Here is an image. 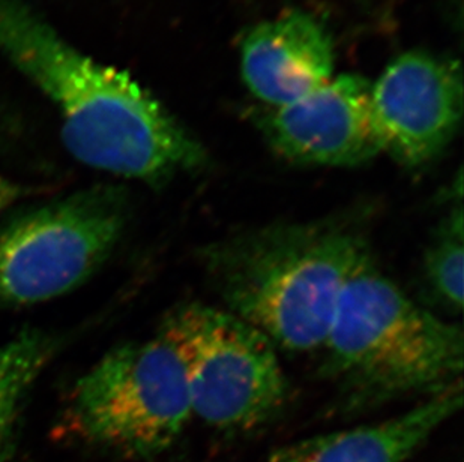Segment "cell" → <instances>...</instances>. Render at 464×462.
Returning <instances> with one entry per match:
<instances>
[{
  "mask_svg": "<svg viewBox=\"0 0 464 462\" xmlns=\"http://www.w3.org/2000/svg\"><path fill=\"white\" fill-rule=\"evenodd\" d=\"M0 54L61 118L62 141L84 166L164 185L207 166V149L136 80L86 56L20 0H0Z\"/></svg>",
  "mask_w": 464,
  "mask_h": 462,
  "instance_id": "cell-1",
  "label": "cell"
},
{
  "mask_svg": "<svg viewBox=\"0 0 464 462\" xmlns=\"http://www.w3.org/2000/svg\"><path fill=\"white\" fill-rule=\"evenodd\" d=\"M356 217L274 223L200 251L224 310L257 327L276 349H322L349 279L372 258Z\"/></svg>",
  "mask_w": 464,
  "mask_h": 462,
  "instance_id": "cell-2",
  "label": "cell"
},
{
  "mask_svg": "<svg viewBox=\"0 0 464 462\" xmlns=\"http://www.w3.org/2000/svg\"><path fill=\"white\" fill-rule=\"evenodd\" d=\"M322 350V374L346 413L463 381L461 327L416 303L372 257L343 290Z\"/></svg>",
  "mask_w": 464,
  "mask_h": 462,
  "instance_id": "cell-3",
  "label": "cell"
},
{
  "mask_svg": "<svg viewBox=\"0 0 464 462\" xmlns=\"http://www.w3.org/2000/svg\"><path fill=\"white\" fill-rule=\"evenodd\" d=\"M157 333L179 359L193 418L219 431H250L285 409L290 388L276 345L223 306L176 305Z\"/></svg>",
  "mask_w": 464,
  "mask_h": 462,
  "instance_id": "cell-4",
  "label": "cell"
},
{
  "mask_svg": "<svg viewBox=\"0 0 464 462\" xmlns=\"http://www.w3.org/2000/svg\"><path fill=\"white\" fill-rule=\"evenodd\" d=\"M125 188L97 185L23 209L0 224V306H27L72 292L102 269L122 239Z\"/></svg>",
  "mask_w": 464,
  "mask_h": 462,
  "instance_id": "cell-5",
  "label": "cell"
},
{
  "mask_svg": "<svg viewBox=\"0 0 464 462\" xmlns=\"http://www.w3.org/2000/svg\"><path fill=\"white\" fill-rule=\"evenodd\" d=\"M191 419L179 359L158 333L105 353L75 381L65 411L83 440L136 457L169 449Z\"/></svg>",
  "mask_w": 464,
  "mask_h": 462,
  "instance_id": "cell-6",
  "label": "cell"
},
{
  "mask_svg": "<svg viewBox=\"0 0 464 462\" xmlns=\"http://www.w3.org/2000/svg\"><path fill=\"white\" fill-rule=\"evenodd\" d=\"M372 113L382 152L409 168L429 164L460 128V66L429 53H404L372 83Z\"/></svg>",
  "mask_w": 464,
  "mask_h": 462,
  "instance_id": "cell-7",
  "label": "cell"
},
{
  "mask_svg": "<svg viewBox=\"0 0 464 462\" xmlns=\"http://www.w3.org/2000/svg\"><path fill=\"white\" fill-rule=\"evenodd\" d=\"M258 128L285 161L315 167H358L382 153L372 113V83L340 75L303 98L267 109Z\"/></svg>",
  "mask_w": 464,
  "mask_h": 462,
  "instance_id": "cell-8",
  "label": "cell"
},
{
  "mask_svg": "<svg viewBox=\"0 0 464 462\" xmlns=\"http://www.w3.org/2000/svg\"><path fill=\"white\" fill-rule=\"evenodd\" d=\"M333 71L334 47L328 31L303 11L260 23L242 41V79L267 109L313 92L333 79Z\"/></svg>",
  "mask_w": 464,
  "mask_h": 462,
  "instance_id": "cell-9",
  "label": "cell"
},
{
  "mask_svg": "<svg viewBox=\"0 0 464 462\" xmlns=\"http://www.w3.org/2000/svg\"><path fill=\"white\" fill-rule=\"evenodd\" d=\"M463 401L460 381L394 418L283 446L266 462H408Z\"/></svg>",
  "mask_w": 464,
  "mask_h": 462,
  "instance_id": "cell-10",
  "label": "cell"
},
{
  "mask_svg": "<svg viewBox=\"0 0 464 462\" xmlns=\"http://www.w3.org/2000/svg\"><path fill=\"white\" fill-rule=\"evenodd\" d=\"M59 340L43 331H24L0 345V462L14 449L27 395L52 362Z\"/></svg>",
  "mask_w": 464,
  "mask_h": 462,
  "instance_id": "cell-11",
  "label": "cell"
},
{
  "mask_svg": "<svg viewBox=\"0 0 464 462\" xmlns=\"http://www.w3.org/2000/svg\"><path fill=\"white\" fill-rule=\"evenodd\" d=\"M461 197H457L422 255L420 275L425 293L442 310L451 314L463 311L464 214Z\"/></svg>",
  "mask_w": 464,
  "mask_h": 462,
  "instance_id": "cell-12",
  "label": "cell"
},
{
  "mask_svg": "<svg viewBox=\"0 0 464 462\" xmlns=\"http://www.w3.org/2000/svg\"><path fill=\"white\" fill-rule=\"evenodd\" d=\"M24 192L26 191L22 185L15 184L0 175V214H4L5 210L15 205L24 196Z\"/></svg>",
  "mask_w": 464,
  "mask_h": 462,
  "instance_id": "cell-13",
  "label": "cell"
}]
</instances>
